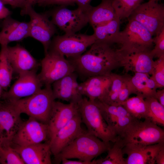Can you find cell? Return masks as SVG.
I'll list each match as a JSON object with an SVG mask.
<instances>
[{"mask_svg": "<svg viewBox=\"0 0 164 164\" xmlns=\"http://www.w3.org/2000/svg\"><path fill=\"white\" fill-rule=\"evenodd\" d=\"M115 44L96 41L85 53L68 60L73 65L75 72L82 77L109 75L113 70L122 67L125 54L120 48H116Z\"/></svg>", "mask_w": 164, "mask_h": 164, "instance_id": "obj_1", "label": "cell"}, {"mask_svg": "<svg viewBox=\"0 0 164 164\" xmlns=\"http://www.w3.org/2000/svg\"><path fill=\"white\" fill-rule=\"evenodd\" d=\"M110 148L109 143L85 131L64 148L55 158L58 163L63 158L77 159L90 162L108 151Z\"/></svg>", "mask_w": 164, "mask_h": 164, "instance_id": "obj_2", "label": "cell"}, {"mask_svg": "<svg viewBox=\"0 0 164 164\" xmlns=\"http://www.w3.org/2000/svg\"><path fill=\"white\" fill-rule=\"evenodd\" d=\"M126 145L143 146L164 142V130L149 120L134 119L118 136Z\"/></svg>", "mask_w": 164, "mask_h": 164, "instance_id": "obj_3", "label": "cell"}, {"mask_svg": "<svg viewBox=\"0 0 164 164\" xmlns=\"http://www.w3.org/2000/svg\"><path fill=\"white\" fill-rule=\"evenodd\" d=\"M55 100L52 86L48 85L30 96L9 101L21 114H25L29 117L47 124Z\"/></svg>", "mask_w": 164, "mask_h": 164, "instance_id": "obj_4", "label": "cell"}, {"mask_svg": "<svg viewBox=\"0 0 164 164\" xmlns=\"http://www.w3.org/2000/svg\"><path fill=\"white\" fill-rule=\"evenodd\" d=\"M77 104L82 122L89 133L108 143L116 141L118 136L108 126L94 101L85 97Z\"/></svg>", "mask_w": 164, "mask_h": 164, "instance_id": "obj_5", "label": "cell"}, {"mask_svg": "<svg viewBox=\"0 0 164 164\" xmlns=\"http://www.w3.org/2000/svg\"><path fill=\"white\" fill-rule=\"evenodd\" d=\"M114 43L127 53L151 50L154 43L152 36L142 25L133 20H128L125 28L116 37Z\"/></svg>", "mask_w": 164, "mask_h": 164, "instance_id": "obj_6", "label": "cell"}, {"mask_svg": "<svg viewBox=\"0 0 164 164\" xmlns=\"http://www.w3.org/2000/svg\"><path fill=\"white\" fill-rule=\"evenodd\" d=\"M95 41L93 34H65L51 40L48 51L66 56L68 59H73L81 55Z\"/></svg>", "mask_w": 164, "mask_h": 164, "instance_id": "obj_7", "label": "cell"}, {"mask_svg": "<svg viewBox=\"0 0 164 164\" xmlns=\"http://www.w3.org/2000/svg\"><path fill=\"white\" fill-rule=\"evenodd\" d=\"M21 14L29 16V37L42 43L46 54L48 50L51 38L56 30V26L49 19V13H38L32 5L27 4L22 8Z\"/></svg>", "mask_w": 164, "mask_h": 164, "instance_id": "obj_8", "label": "cell"}, {"mask_svg": "<svg viewBox=\"0 0 164 164\" xmlns=\"http://www.w3.org/2000/svg\"><path fill=\"white\" fill-rule=\"evenodd\" d=\"M41 60V71L38 77L45 86L51 85L54 82L75 72L73 65L64 56L48 51Z\"/></svg>", "mask_w": 164, "mask_h": 164, "instance_id": "obj_9", "label": "cell"}, {"mask_svg": "<svg viewBox=\"0 0 164 164\" xmlns=\"http://www.w3.org/2000/svg\"><path fill=\"white\" fill-rule=\"evenodd\" d=\"M128 20H135L145 27L152 36L164 28V5L149 1L141 3L131 13Z\"/></svg>", "mask_w": 164, "mask_h": 164, "instance_id": "obj_10", "label": "cell"}, {"mask_svg": "<svg viewBox=\"0 0 164 164\" xmlns=\"http://www.w3.org/2000/svg\"><path fill=\"white\" fill-rule=\"evenodd\" d=\"M88 12L80 8L69 9L65 6L57 7L49 13L51 21L65 34L75 33L89 22Z\"/></svg>", "mask_w": 164, "mask_h": 164, "instance_id": "obj_11", "label": "cell"}, {"mask_svg": "<svg viewBox=\"0 0 164 164\" xmlns=\"http://www.w3.org/2000/svg\"><path fill=\"white\" fill-rule=\"evenodd\" d=\"M49 141L47 124L30 117L24 121L13 137L11 143L20 146H26Z\"/></svg>", "mask_w": 164, "mask_h": 164, "instance_id": "obj_12", "label": "cell"}, {"mask_svg": "<svg viewBox=\"0 0 164 164\" xmlns=\"http://www.w3.org/2000/svg\"><path fill=\"white\" fill-rule=\"evenodd\" d=\"M36 71L32 70L19 74L18 79L9 90L3 92L2 98L4 100L16 101L30 96L39 91L43 85Z\"/></svg>", "mask_w": 164, "mask_h": 164, "instance_id": "obj_13", "label": "cell"}, {"mask_svg": "<svg viewBox=\"0 0 164 164\" xmlns=\"http://www.w3.org/2000/svg\"><path fill=\"white\" fill-rule=\"evenodd\" d=\"M21 114L10 101H0V136L2 143H11L24 122Z\"/></svg>", "mask_w": 164, "mask_h": 164, "instance_id": "obj_14", "label": "cell"}, {"mask_svg": "<svg viewBox=\"0 0 164 164\" xmlns=\"http://www.w3.org/2000/svg\"><path fill=\"white\" fill-rule=\"evenodd\" d=\"M82 123L79 112L59 130L50 141L51 151L55 157L85 131L81 127Z\"/></svg>", "mask_w": 164, "mask_h": 164, "instance_id": "obj_15", "label": "cell"}, {"mask_svg": "<svg viewBox=\"0 0 164 164\" xmlns=\"http://www.w3.org/2000/svg\"><path fill=\"white\" fill-rule=\"evenodd\" d=\"M78 75L72 73L53 83L52 91L55 100L57 99L69 103L77 104L83 98L79 89Z\"/></svg>", "mask_w": 164, "mask_h": 164, "instance_id": "obj_16", "label": "cell"}, {"mask_svg": "<svg viewBox=\"0 0 164 164\" xmlns=\"http://www.w3.org/2000/svg\"><path fill=\"white\" fill-rule=\"evenodd\" d=\"M79 113L77 104H66L54 101L47 123L49 141L59 130Z\"/></svg>", "mask_w": 164, "mask_h": 164, "instance_id": "obj_17", "label": "cell"}, {"mask_svg": "<svg viewBox=\"0 0 164 164\" xmlns=\"http://www.w3.org/2000/svg\"><path fill=\"white\" fill-rule=\"evenodd\" d=\"M5 51L14 72L19 75L37 70L40 65L28 50L19 44L13 46H6Z\"/></svg>", "mask_w": 164, "mask_h": 164, "instance_id": "obj_18", "label": "cell"}, {"mask_svg": "<svg viewBox=\"0 0 164 164\" xmlns=\"http://www.w3.org/2000/svg\"><path fill=\"white\" fill-rule=\"evenodd\" d=\"M164 148V142L143 146L126 145L122 149L127 155L125 164H155L158 152Z\"/></svg>", "mask_w": 164, "mask_h": 164, "instance_id": "obj_19", "label": "cell"}, {"mask_svg": "<svg viewBox=\"0 0 164 164\" xmlns=\"http://www.w3.org/2000/svg\"><path fill=\"white\" fill-rule=\"evenodd\" d=\"M111 84L109 75L92 76L79 84V89L82 95L90 101H102L108 93Z\"/></svg>", "mask_w": 164, "mask_h": 164, "instance_id": "obj_20", "label": "cell"}, {"mask_svg": "<svg viewBox=\"0 0 164 164\" xmlns=\"http://www.w3.org/2000/svg\"><path fill=\"white\" fill-rule=\"evenodd\" d=\"M11 145L19 153L25 164H52V154L50 142L26 146H20L12 143Z\"/></svg>", "mask_w": 164, "mask_h": 164, "instance_id": "obj_21", "label": "cell"}, {"mask_svg": "<svg viewBox=\"0 0 164 164\" xmlns=\"http://www.w3.org/2000/svg\"><path fill=\"white\" fill-rule=\"evenodd\" d=\"M0 31L1 46L13 41H20L29 37V22H21L9 16L3 19Z\"/></svg>", "mask_w": 164, "mask_h": 164, "instance_id": "obj_22", "label": "cell"}, {"mask_svg": "<svg viewBox=\"0 0 164 164\" xmlns=\"http://www.w3.org/2000/svg\"><path fill=\"white\" fill-rule=\"evenodd\" d=\"M151 50L138 51L130 53L126 52L122 67L126 72L141 73L152 75L154 60Z\"/></svg>", "mask_w": 164, "mask_h": 164, "instance_id": "obj_23", "label": "cell"}, {"mask_svg": "<svg viewBox=\"0 0 164 164\" xmlns=\"http://www.w3.org/2000/svg\"><path fill=\"white\" fill-rule=\"evenodd\" d=\"M113 0H101L95 7L92 6L88 12L89 22L93 29L105 24L116 16L112 5Z\"/></svg>", "mask_w": 164, "mask_h": 164, "instance_id": "obj_24", "label": "cell"}, {"mask_svg": "<svg viewBox=\"0 0 164 164\" xmlns=\"http://www.w3.org/2000/svg\"><path fill=\"white\" fill-rule=\"evenodd\" d=\"M131 81L136 91V95H141L145 98H155L157 88L149 75L143 73H135L134 75L131 77Z\"/></svg>", "mask_w": 164, "mask_h": 164, "instance_id": "obj_25", "label": "cell"}, {"mask_svg": "<svg viewBox=\"0 0 164 164\" xmlns=\"http://www.w3.org/2000/svg\"><path fill=\"white\" fill-rule=\"evenodd\" d=\"M120 19L116 15L108 23L93 29L96 41L114 43L116 37L120 32Z\"/></svg>", "mask_w": 164, "mask_h": 164, "instance_id": "obj_26", "label": "cell"}, {"mask_svg": "<svg viewBox=\"0 0 164 164\" xmlns=\"http://www.w3.org/2000/svg\"><path fill=\"white\" fill-rule=\"evenodd\" d=\"M135 119L146 118L147 108L145 98L141 95L129 97L121 104Z\"/></svg>", "mask_w": 164, "mask_h": 164, "instance_id": "obj_27", "label": "cell"}, {"mask_svg": "<svg viewBox=\"0 0 164 164\" xmlns=\"http://www.w3.org/2000/svg\"><path fill=\"white\" fill-rule=\"evenodd\" d=\"M111 73L110 75L111 84L109 90L102 101L111 105H117V101L127 76Z\"/></svg>", "mask_w": 164, "mask_h": 164, "instance_id": "obj_28", "label": "cell"}, {"mask_svg": "<svg viewBox=\"0 0 164 164\" xmlns=\"http://www.w3.org/2000/svg\"><path fill=\"white\" fill-rule=\"evenodd\" d=\"M145 99L147 108V117L145 119L149 120L158 126L164 127V106L154 97H150Z\"/></svg>", "mask_w": 164, "mask_h": 164, "instance_id": "obj_29", "label": "cell"}, {"mask_svg": "<svg viewBox=\"0 0 164 164\" xmlns=\"http://www.w3.org/2000/svg\"><path fill=\"white\" fill-rule=\"evenodd\" d=\"M94 101L99 108L101 115L108 126L118 136L117 105L108 104L98 100Z\"/></svg>", "mask_w": 164, "mask_h": 164, "instance_id": "obj_30", "label": "cell"}, {"mask_svg": "<svg viewBox=\"0 0 164 164\" xmlns=\"http://www.w3.org/2000/svg\"><path fill=\"white\" fill-rule=\"evenodd\" d=\"M112 148L108 150V154L104 158L95 159V164H125V158L123 156V144L118 136Z\"/></svg>", "mask_w": 164, "mask_h": 164, "instance_id": "obj_31", "label": "cell"}, {"mask_svg": "<svg viewBox=\"0 0 164 164\" xmlns=\"http://www.w3.org/2000/svg\"><path fill=\"white\" fill-rule=\"evenodd\" d=\"M6 46H1L0 52V85L5 90L9 86L14 73L6 55Z\"/></svg>", "mask_w": 164, "mask_h": 164, "instance_id": "obj_32", "label": "cell"}, {"mask_svg": "<svg viewBox=\"0 0 164 164\" xmlns=\"http://www.w3.org/2000/svg\"><path fill=\"white\" fill-rule=\"evenodd\" d=\"M143 0H113L112 5L116 15L120 19L128 18Z\"/></svg>", "mask_w": 164, "mask_h": 164, "instance_id": "obj_33", "label": "cell"}, {"mask_svg": "<svg viewBox=\"0 0 164 164\" xmlns=\"http://www.w3.org/2000/svg\"><path fill=\"white\" fill-rule=\"evenodd\" d=\"M0 164H24L25 163L11 144L3 143L0 145Z\"/></svg>", "mask_w": 164, "mask_h": 164, "instance_id": "obj_34", "label": "cell"}, {"mask_svg": "<svg viewBox=\"0 0 164 164\" xmlns=\"http://www.w3.org/2000/svg\"><path fill=\"white\" fill-rule=\"evenodd\" d=\"M150 77L155 81L157 88L164 87V57L158 58L154 61L153 69Z\"/></svg>", "mask_w": 164, "mask_h": 164, "instance_id": "obj_35", "label": "cell"}, {"mask_svg": "<svg viewBox=\"0 0 164 164\" xmlns=\"http://www.w3.org/2000/svg\"><path fill=\"white\" fill-rule=\"evenodd\" d=\"M118 136H119L125 129L135 118L121 105H117Z\"/></svg>", "mask_w": 164, "mask_h": 164, "instance_id": "obj_36", "label": "cell"}, {"mask_svg": "<svg viewBox=\"0 0 164 164\" xmlns=\"http://www.w3.org/2000/svg\"><path fill=\"white\" fill-rule=\"evenodd\" d=\"M153 39L155 46L151 50V53L154 57H164V28Z\"/></svg>", "mask_w": 164, "mask_h": 164, "instance_id": "obj_37", "label": "cell"}, {"mask_svg": "<svg viewBox=\"0 0 164 164\" xmlns=\"http://www.w3.org/2000/svg\"><path fill=\"white\" fill-rule=\"evenodd\" d=\"M76 0H45L39 5L41 6L58 5L61 6H73L76 3Z\"/></svg>", "mask_w": 164, "mask_h": 164, "instance_id": "obj_38", "label": "cell"}, {"mask_svg": "<svg viewBox=\"0 0 164 164\" xmlns=\"http://www.w3.org/2000/svg\"><path fill=\"white\" fill-rule=\"evenodd\" d=\"M91 0H76L78 8L86 12H88L91 8L92 6L90 4Z\"/></svg>", "mask_w": 164, "mask_h": 164, "instance_id": "obj_39", "label": "cell"}, {"mask_svg": "<svg viewBox=\"0 0 164 164\" xmlns=\"http://www.w3.org/2000/svg\"><path fill=\"white\" fill-rule=\"evenodd\" d=\"M5 5L8 4L13 8H21L24 6L23 0H0Z\"/></svg>", "mask_w": 164, "mask_h": 164, "instance_id": "obj_40", "label": "cell"}, {"mask_svg": "<svg viewBox=\"0 0 164 164\" xmlns=\"http://www.w3.org/2000/svg\"><path fill=\"white\" fill-rule=\"evenodd\" d=\"M61 162H62L63 164H95V159L88 162L80 160H71L68 159L63 158L61 160Z\"/></svg>", "mask_w": 164, "mask_h": 164, "instance_id": "obj_41", "label": "cell"}, {"mask_svg": "<svg viewBox=\"0 0 164 164\" xmlns=\"http://www.w3.org/2000/svg\"><path fill=\"white\" fill-rule=\"evenodd\" d=\"M11 14V12L5 6V4L0 0V19H4L10 16Z\"/></svg>", "mask_w": 164, "mask_h": 164, "instance_id": "obj_42", "label": "cell"}, {"mask_svg": "<svg viewBox=\"0 0 164 164\" xmlns=\"http://www.w3.org/2000/svg\"><path fill=\"white\" fill-rule=\"evenodd\" d=\"M155 98L159 103L164 106V89L156 90Z\"/></svg>", "mask_w": 164, "mask_h": 164, "instance_id": "obj_43", "label": "cell"}, {"mask_svg": "<svg viewBox=\"0 0 164 164\" xmlns=\"http://www.w3.org/2000/svg\"><path fill=\"white\" fill-rule=\"evenodd\" d=\"M155 164H164V148L158 152L156 158Z\"/></svg>", "mask_w": 164, "mask_h": 164, "instance_id": "obj_44", "label": "cell"}, {"mask_svg": "<svg viewBox=\"0 0 164 164\" xmlns=\"http://www.w3.org/2000/svg\"><path fill=\"white\" fill-rule=\"evenodd\" d=\"M45 0H23V1L24 6L26 5L27 4H29L32 5L35 3H38L39 5Z\"/></svg>", "mask_w": 164, "mask_h": 164, "instance_id": "obj_45", "label": "cell"}, {"mask_svg": "<svg viewBox=\"0 0 164 164\" xmlns=\"http://www.w3.org/2000/svg\"><path fill=\"white\" fill-rule=\"evenodd\" d=\"M3 89L2 87V86L0 85V100L2 98V95L3 93Z\"/></svg>", "mask_w": 164, "mask_h": 164, "instance_id": "obj_46", "label": "cell"}, {"mask_svg": "<svg viewBox=\"0 0 164 164\" xmlns=\"http://www.w3.org/2000/svg\"><path fill=\"white\" fill-rule=\"evenodd\" d=\"M148 0L149 1H152L157 2V1H160L161 0Z\"/></svg>", "mask_w": 164, "mask_h": 164, "instance_id": "obj_47", "label": "cell"}, {"mask_svg": "<svg viewBox=\"0 0 164 164\" xmlns=\"http://www.w3.org/2000/svg\"><path fill=\"white\" fill-rule=\"evenodd\" d=\"M2 143V139H1V138L0 136V145H1Z\"/></svg>", "mask_w": 164, "mask_h": 164, "instance_id": "obj_48", "label": "cell"}]
</instances>
